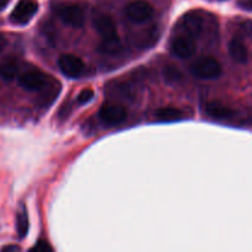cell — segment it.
Instances as JSON below:
<instances>
[{
    "mask_svg": "<svg viewBox=\"0 0 252 252\" xmlns=\"http://www.w3.org/2000/svg\"><path fill=\"white\" fill-rule=\"evenodd\" d=\"M94 26L102 38L100 51L103 53H117L121 49V41L117 33V27L112 17L108 15H98L94 20Z\"/></svg>",
    "mask_w": 252,
    "mask_h": 252,
    "instance_id": "cell-1",
    "label": "cell"
},
{
    "mask_svg": "<svg viewBox=\"0 0 252 252\" xmlns=\"http://www.w3.org/2000/svg\"><path fill=\"white\" fill-rule=\"evenodd\" d=\"M57 16L59 17L63 24L68 26L80 29L85 24V12L83 7L73 2H65V4H58L54 7Z\"/></svg>",
    "mask_w": 252,
    "mask_h": 252,
    "instance_id": "cell-2",
    "label": "cell"
},
{
    "mask_svg": "<svg viewBox=\"0 0 252 252\" xmlns=\"http://www.w3.org/2000/svg\"><path fill=\"white\" fill-rule=\"evenodd\" d=\"M191 74L203 80H213L218 79L223 73L220 63L212 57H206L194 62L191 65Z\"/></svg>",
    "mask_w": 252,
    "mask_h": 252,
    "instance_id": "cell-3",
    "label": "cell"
},
{
    "mask_svg": "<svg viewBox=\"0 0 252 252\" xmlns=\"http://www.w3.org/2000/svg\"><path fill=\"white\" fill-rule=\"evenodd\" d=\"M153 14H154V9L152 4L145 0H134V1H130L126 7V15L133 24H144L152 19Z\"/></svg>",
    "mask_w": 252,
    "mask_h": 252,
    "instance_id": "cell-4",
    "label": "cell"
},
{
    "mask_svg": "<svg viewBox=\"0 0 252 252\" xmlns=\"http://www.w3.org/2000/svg\"><path fill=\"white\" fill-rule=\"evenodd\" d=\"M37 11H38V4L34 0H20L12 10L10 20L12 24L22 26L29 24Z\"/></svg>",
    "mask_w": 252,
    "mask_h": 252,
    "instance_id": "cell-5",
    "label": "cell"
},
{
    "mask_svg": "<svg viewBox=\"0 0 252 252\" xmlns=\"http://www.w3.org/2000/svg\"><path fill=\"white\" fill-rule=\"evenodd\" d=\"M19 84L22 89L27 91L43 90L48 85V74L43 73L38 69L29 70L20 75Z\"/></svg>",
    "mask_w": 252,
    "mask_h": 252,
    "instance_id": "cell-6",
    "label": "cell"
},
{
    "mask_svg": "<svg viewBox=\"0 0 252 252\" xmlns=\"http://www.w3.org/2000/svg\"><path fill=\"white\" fill-rule=\"evenodd\" d=\"M98 118L108 126H117L127 120V110L125 106L116 103H105L98 111Z\"/></svg>",
    "mask_w": 252,
    "mask_h": 252,
    "instance_id": "cell-7",
    "label": "cell"
},
{
    "mask_svg": "<svg viewBox=\"0 0 252 252\" xmlns=\"http://www.w3.org/2000/svg\"><path fill=\"white\" fill-rule=\"evenodd\" d=\"M204 19L199 12H187L181 19V30L185 32V36L189 38H197L201 36L203 31Z\"/></svg>",
    "mask_w": 252,
    "mask_h": 252,
    "instance_id": "cell-8",
    "label": "cell"
},
{
    "mask_svg": "<svg viewBox=\"0 0 252 252\" xmlns=\"http://www.w3.org/2000/svg\"><path fill=\"white\" fill-rule=\"evenodd\" d=\"M58 66L62 73L68 78H79L85 69V64L74 54H62L58 59Z\"/></svg>",
    "mask_w": 252,
    "mask_h": 252,
    "instance_id": "cell-9",
    "label": "cell"
},
{
    "mask_svg": "<svg viewBox=\"0 0 252 252\" xmlns=\"http://www.w3.org/2000/svg\"><path fill=\"white\" fill-rule=\"evenodd\" d=\"M171 53L177 58H189L196 53V44L189 37L179 36L172 41Z\"/></svg>",
    "mask_w": 252,
    "mask_h": 252,
    "instance_id": "cell-10",
    "label": "cell"
},
{
    "mask_svg": "<svg viewBox=\"0 0 252 252\" xmlns=\"http://www.w3.org/2000/svg\"><path fill=\"white\" fill-rule=\"evenodd\" d=\"M229 56L234 62L239 64H245L249 61V51L245 43L239 38H233L229 41L228 44Z\"/></svg>",
    "mask_w": 252,
    "mask_h": 252,
    "instance_id": "cell-11",
    "label": "cell"
},
{
    "mask_svg": "<svg viewBox=\"0 0 252 252\" xmlns=\"http://www.w3.org/2000/svg\"><path fill=\"white\" fill-rule=\"evenodd\" d=\"M206 112L212 118L219 121L231 120L234 117V115H235L234 110H231L230 107H228L225 105H221L219 102H209L206 107Z\"/></svg>",
    "mask_w": 252,
    "mask_h": 252,
    "instance_id": "cell-12",
    "label": "cell"
},
{
    "mask_svg": "<svg viewBox=\"0 0 252 252\" xmlns=\"http://www.w3.org/2000/svg\"><path fill=\"white\" fill-rule=\"evenodd\" d=\"M155 116L160 122H175L184 118V112L176 107H164L158 110Z\"/></svg>",
    "mask_w": 252,
    "mask_h": 252,
    "instance_id": "cell-13",
    "label": "cell"
},
{
    "mask_svg": "<svg viewBox=\"0 0 252 252\" xmlns=\"http://www.w3.org/2000/svg\"><path fill=\"white\" fill-rule=\"evenodd\" d=\"M20 66L16 61H6L0 64V78L5 81H11L19 74Z\"/></svg>",
    "mask_w": 252,
    "mask_h": 252,
    "instance_id": "cell-14",
    "label": "cell"
},
{
    "mask_svg": "<svg viewBox=\"0 0 252 252\" xmlns=\"http://www.w3.org/2000/svg\"><path fill=\"white\" fill-rule=\"evenodd\" d=\"M30 223H29V214H27V209L25 206H21V209L19 211L16 217V230L19 234L20 239L26 238L27 233H29Z\"/></svg>",
    "mask_w": 252,
    "mask_h": 252,
    "instance_id": "cell-15",
    "label": "cell"
},
{
    "mask_svg": "<svg viewBox=\"0 0 252 252\" xmlns=\"http://www.w3.org/2000/svg\"><path fill=\"white\" fill-rule=\"evenodd\" d=\"M162 76H164V80L166 81V84H176L180 83L184 78V74L180 70L179 68L174 65H167L165 66L164 70H162Z\"/></svg>",
    "mask_w": 252,
    "mask_h": 252,
    "instance_id": "cell-16",
    "label": "cell"
},
{
    "mask_svg": "<svg viewBox=\"0 0 252 252\" xmlns=\"http://www.w3.org/2000/svg\"><path fill=\"white\" fill-rule=\"evenodd\" d=\"M94 96H95V94H94L93 89H84V90L81 91L80 94H79L78 100H76V101H78V103L85 105V103L90 102V101L93 100Z\"/></svg>",
    "mask_w": 252,
    "mask_h": 252,
    "instance_id": "cell-17",
    "label": "cell"
},
{
    "mask_svg": "<svg viewBox=\"0 0 252 252\" xmlns=\"http://www.w3.org/2000/svg\"><path fill=\"white\" fill-rule=\"evenodd\" d=\"M52 250H53V249L48 245V243H46V241H42V240L38 241V243H37L36 245L31 249V251H37V252H49Z\"/></svg>",
    "mask_w": 252,
    "mask_h": 252,
    "instance_id": "cell-18",
    "label": "cell"
},
{
    "mask_svg": "<svg viewBox=\"0 0 252 252\" xmlns=\"http://www.w3.org/2000/svg\"><path fill=\"white\" fill-rule=\"evenodd\" d=\"M70 113V105L69 103H63L62 108L59 110V117L62 118H66Z\"/></svg>",
    "mask_w": 252,
    "mask_h": 252,
    "instance_id": "cell-19",
    "label": "cell"
},
{
    "mask_svg": "<svg viewBox=\"0 0 252 252\" xmlns=\"http://www.w3.org/2000/svg\"><path fill=\"white\" fill-rule=\"evenodd\" d=\"M21 249L19 248V246L16 245H9V246H4V248L1 249V251H5V252H16V251H20Z\"/></svg>",
    "mask_w": 252,
    "mask_h": 252,
    "instance_id": "cell-20",
    "label": "cell"
},
{
    "mask_svg": "<svg viewBox=\"0 0 252 252\" xmlns=\"http://www.w3.org/2000/svg\"><path fill=\"white\" fill-rule=\"evenodd\" d=\"M241 5H243L241 7L246 9L248 11H250L251 10V0H245V2H241Z\"/></svg>",
    "mask_w": 252,
    "mask_h": 252,
    "instance_id": "cell-21",
    "label": "cell"
},
{
    "mask_svg": "<svg viewBox=\"0 0 252 252\" xmlns=\"http://www.w3.org/2000/svg\"><path fill=\"white\" fill-rule=\"evenodd\" d=\"M7 2H9V0H0V10L4 9L7 5Z\"/></svg>",
    "mask_w": 252,
    "mask_h": 252,
    "instance_id": "cell-22",
    "label": "cell"
},
{
    "mask_svg": "<svg viewBox=\"0 0 252 252\" xmlns=\"http://www.w3.org/2000/svg\"><path fill=\"white\" fill-rule=\"evenodd\" d=\"M0 52H1V44H0Z\"/></svg>",
    "mask_w": 252,
    "mask_h": 252,
    "instance_id": "cell-23",
    "label": "cell"
}]
</instances>
